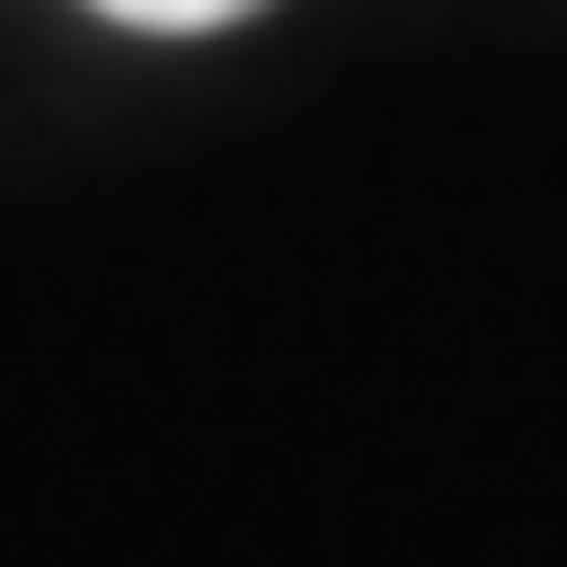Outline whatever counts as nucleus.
<instances>
[{
	"label": "nucleus",
	"mask_w": 567,
	"mask_h": 567,
	"mask_svg": "<svg viewBox=\"0 0 567 567\" xmlns=\"http://www.w3.org/2000/svg\"><path fill=\"white\" fill-rule=\"evenodd\" d=\"M85 12H110L133 37H206V24H241L254 0H85Z\"/></svg>",
	"instance_id": "obj_1"
}]
</instances>
